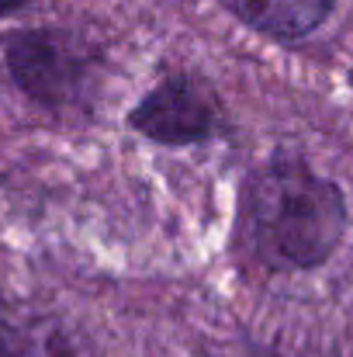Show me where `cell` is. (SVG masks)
I'll list each match as a JSON object with an SVG mask.
<instances>
[{"label":"cell","instance_id":"1","mask_svg":"<svg viewBox=\"0 0 353 357\" xmlns=\"http://www.w3.org/2000/svg\"><path fill=\"white\" fill-rule=\"evenodd\" d=\"M347 205L336 184L298 160H274L242 195V239L274 271L322 264L343 239Z\"/></svg>","mask_w":353,"mask_h":357},{"label":"cell","instance_id":"3","mask_svg":"<svg viewBox=\"0 0 353 357\" xmlns=\"http://www.w3.org/2000/svg\"><path fill=\"white\" fill-rule=\"evenodd\" d=\"M132 125L156 142L187 146V142H201L215 135L219 105L198 80L170 77L132 112Z\"/></svg>","mask_w":353,"mask_h":357},{"label":"cell","instance_id":"2","mask_svg":"<svg viewBox=\"0 0 353 357\" xmlns=\"http://www.w3.org/2000/svg\"><path fill=\"white\" fill-rule=\"evenodd\" d=\"M7 66L14 80L45 105L77 101L87 77V59H84L80 42L56 31H28V35L10 38Z\"/></svg>","mask_w":353,"mask_h":357},{"label":"cell","instance_id":"4","mask_svg":"<svg viewBox=\"0 0 353 357\" xmlns=\"http://www.w3.org/2000/svg\"><path fill=\"white\" fill-rule=\"evenodd\" d=\"M0 357H97L91 340L56 312L0 309Z\"/></svg>","mask_w":353,"mask_h":357},{"label":"cell","instance_id":"6","mask_svg":"<svg viewBox=\"0 0 353 357\" xmlns=\"http://www.w3.org/2000/svg\"><path fill=\"white\" fill-rule=\"evenodd\" d=\"M24 3H31V0H0V17H3V14H14V10L24 7Z\"/></svg>","mask_w":353,"mask_h":357},{"label":"cell","instance_id":"5","mask_svg":"<svg viewBox=\"0 0 353 357\" xmlns=\"http://www.w3.org/2000/svg\"><path fill=\"white\" fill-rule=\"evenodd\" d=\"M239 21L274 38H301L326 21L336 0H222Z\"/></svg>","mask_w":353,"mask_h":357}]
</instances>
